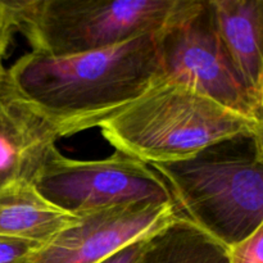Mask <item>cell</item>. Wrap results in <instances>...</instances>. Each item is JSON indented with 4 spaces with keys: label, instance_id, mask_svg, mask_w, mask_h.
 Returning <instances> with one entry per match:
<instances>
[{
    "label": "cell",
    "instance_id": "obj_1",
    "mask_svg": "<svg viewBox=\"0 0 263 263\" xmlns=\"http://www.w3.org/2000/svg\"><path fill=\"white\" fill-rule=\"evenodd\" d=\"M5 76L61 138L73 135L99 127L161 80L157 32L72 55L31 51Z\"/></svg>",
    "mask_w": 263,
    "mask_h": 263
},
{
    "label": "cell",
    "instance_id": "obj_2",
    "mask_svg": "<svg viewBox=\"0 0 263 263\" xmlns=\"http://www.w3.org/2000/svg\"><path fill=\"white\" fill-rule=\"evenodd\" d=\"M152 167L168 185L180 215L228 249L263 222V156L253 138L226 139Z\"/></svg>",
    "mask_w": 263,
    "mask_h": 263
},
{
    "label": "cell",
    "instance_id": "obj_3",
    "mask_svg": "<svg viewBox=\"0 0 263 263\" xmlns=\"http://www.w3.org/2000/svg\"><path fill=\"white\" fill-rule=\"evenodd\" d=\"M99 127L116 151L151 166L182 161L236 136L253 138L263 156L262 122L163 80Z\"/></svg>",
    "mask_w": 263,
    "mask_h": 263
},
{
    "label": "cell",
    "instance_id": "obj_4",
    "mask_svg": "<svg viewBox=\"0 0 263 263\" xmlns=\"http://www.w3.org/2000/svg\"><path fill=\"white\" fill-rule=\"evenodd\" d=\"M32 51L72 55L156 33L184 0H8Z\"/></svg>",
    "mask_w": 263,
    "mask_h": 263
},
{
    "label": "cell",
    "instance_id": "obj_5",
    "mask_svg": "<svg viewBox=\"0 0 263 263\" xmlns=\"http://www.w3.org/2000/svg\"><path fill=\"white\" fill-rule=\"evenodd\" d=\"M161 80L182 85L263 123V108L231 63L220 40L210 0H184L157 32Z\"/></svg>",
    "mask_w": 263,
    "mask_h": 263
},
{
    "label": "cell",
    "instance_id": "obj_6",
    "mask_svg": "<svg viewBox=\"0 0 263 263\" xmlns=\"http://www.w3.org/2000/svg\"><path fill=\"white\" fill-rule=\"evenodd\" d=\"M33 186L77 217L125 205L175 204L168 185L151 164L117 151L107 158L79 161L55 148Z\"/></svg>",
    "mask_w": 263,
    "mask_h": 263
},
{
    "label": "cell",
    "instance_id": "obj_7",
    "mask_svg": "<svg viewBox=\"0 0 263 263\" xmlns=\"http://www.w3.org/2000/svg\"><path fill=\"white\" fill-rule=\"evenodd\" d=\"M180 215L175 204H134L79 216L25 263H100Z\"/></svg>",
    "mask_w": 263,
    "mask_h": 263
},
{
    "label": "cell",
    "instance_id": "obj_8",
    "mask_svg": "<svg viewBox=\"0 0 263 263\" xmlns=\"http://www.w3.org/2000/svg\"><path fill=\"white\" fill-rule=\"evenodd\" d=\"M61 138L53 123L23 99L7 76L0 81V189L32 184Z\"/></svg>",
    "mask_w": 263,
    "mask_h": 263
},
{
    "label": "cell",
    "instance_id": "obj_9",
    "mask_svg": "<svg viewBox=\"0 0 263 263\" xmlns=\"http://www.w3.org/2000/svg\"><path fill=\"white\" fill-rule=\"evenodd\" d=\"M220 40L249 91L263 90V0H210ZM262 105V104H261Z\"/></svg>",
    "mask_w": 263,
    "mask_h": 263
},
{
    "label": "cell",
    "instance_id": "obj_10",
    "mask_svg": "<svg viewBox=\"0 0 263 263\" xmlns=\"http://www.w3.org/2000/svg\"><path fill=\"white\" fill-rule=\"evenodd\" d=\"M79 220L48 202L32 184L0 189V236L45 244Z\"/></svg>",
    "mask_w": 263,
    "mask_h": 263
},
{
    "label": "cell",
    "instance_id": "obj_11",
    "mask_svg": "<svg viewBox=\"0 0 263 263\" xmlns=\"http://www.w3.org/2000/svg\"><path fill=\"white\" fill-rule=\"evenodd\" d=\"M136 263H230L229 249L177 215L148 238Z\"/></svg>",
    "mask_w": 263,
    "mask_h": 263
},
{
    "label": "cell",
    "instance_id": "obj_12",
    "mask_svg": "<svg viewBox=\"0 0 263 263\" xmlns=\"http://www.w3.org/2000/svg\"><path fill=\"white\" fill-rule=\"evenodd\" d=\"M230 263H263V222L246 240L229 249Z\"/></svg>",
    "mask_w": 263,
    "mask_h": 263
},
{
    "label": "cell",
    "instance_id": "obj_13",
    "mask_svg": "<svg viewBox=\"0 0 263 263\" xmlns=\"http://www.w3.org/2000/svg\"><path fill=\"white\" fill-rule=\"evenodd\" d=\"M41 246L35 241L0 236V263H25L27 257Z\"/></svg>",
    "mask_w": 263,
    "mask_h": 263
},
{
    "label": "cell",
    "instance_id": "obj_14",
    "mask_svg": "<svg viewBox=\"0 0 263 263\" xmlns=\"http://www.w3.org/2000/svg\"><path fill=\"white\" fill-rule=\"evenodd\" d=\"M14 30V20L8 0H0V62H3L7 53Z\"/></svg>",
    "mask_w": 263,
    "mask_h": 263
},
{
    "label": "cell",
    "instance_id": "obj_15",
    "mask_svg": "<svg viewBox=\"0 0 263 263\" xmlns=\"http://www.w3.org/2000/svg\"><path fill=\"white\" fill-rule=\"evenodd\" d=\"M149 236L139 239V240L128 244L125 248L120 249V251L113 253L112 256H109L100 263H136L139 261V258H140L144 248H145L146 240H148Z\"/></svg>",
    "mask_w": 263,
    "mask_h": 263
},
{
    "label": "cell",
    "instance_id": "obj_16",
    "mask_svg": "<svg viewBox=\"0 0 263 263\" xmlns=\"http://www.w3.org/2000/svg\"><path fill=\"white\" fill-rule=\"evenodd\" d=\"M2 64H3V62H0V81H2V79L4 77V74H5V68L2 66Z\"/></svg>",
    "mask_w": 263,
    "mask_h": 263
},
{
    "label": "cell",
    "instance_id": "obj_17",
    "mask_svg": "<svg viewBox=\"0 0 263 263\" xmlns=\"http://www.w3.org/2000/svg\"><path fill=\"white\" fill-rule=\"evenodd\" d=\"M261 104H262V108H263V90H262V97H261Z\"/></svg>",
    "mask_w": 263,
    "mask_h": 263
}]
</instances>
